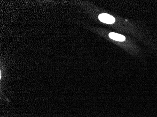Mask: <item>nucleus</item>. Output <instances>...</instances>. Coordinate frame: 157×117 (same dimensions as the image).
<instances>
[{
	"instance_id": "obj_1",
	"label": "nucleus",
	"mask_w": 157,
	"mask_h": 117,
	"mask_svg": "<svg viewBox=\"0 0 157 117\" xmlns=\"http://www.w3.org/2000/svg\"><path fill=\"white\" fill-rule=\"evenodd\" d=\"M99 20L107 24H112L115 22V19L113 16L109 14L103 13L99 15L98 16Z\"/></svg>"
},
{
	"instance_id": "obj_2",
	"label": "nucleus",
	"mask_w": 157,
	"mask_h": 117,
	"mask_svg": "<svg viewBox=\"0 0 157 117\" xmlns=\"http://www.w3.org/2000/svg\"><path fill=\"white\" fill-rule=\"evenodd\" d=\"M109 36L111 39L117 41L122 42V41H125L126 39V38L123 35H121L118 33H114V32H111L109 33Z\"/></svg>"
}]
</instances>
